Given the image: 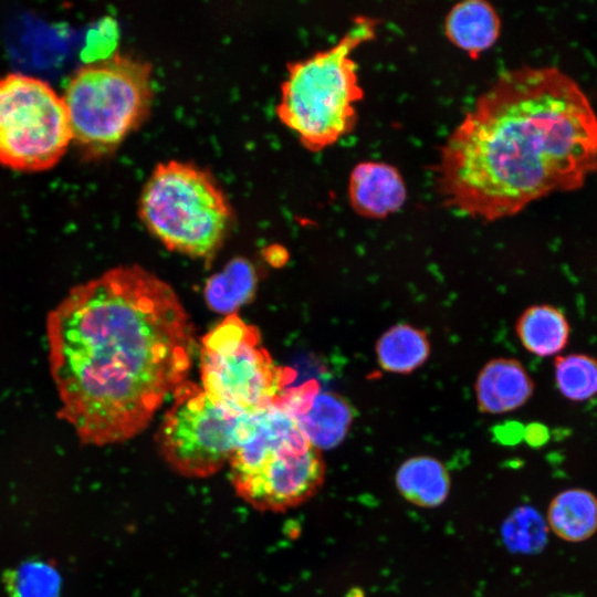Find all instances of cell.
<instances>
[{
  "label": "cell",
  "instance_id": "6da1fadb",
  "mask_svg": "<svg viewBox=\"0 0 597 597\" xmlns=\"http://www.w3.org/2000/svg\"><path fill=\"white\" fill-rule=\"evenodd\" d=\"M46 338L60 416L94 446L144 431L186 381L195 347L174 289L138 265L73 287L49 314Z\"/></svg>",
  "mask_w": 597,
  "mask_h": 597
},
{
  "label": "cell",
  "instance_id": "7a4b0ae2",
  "mask_svg": "<svg viewBox=\"0 0 597 597\" xmlns=\"http://www.w3.org/2000/svg\"><path fill=\"white\" fill-rule=\"evenodd\" d=\"M597 170V115L554 66L503 71L449 134L436 168L443 203L485 221L511 217Z\"/></svg>",
  "mask_w": 597,
  "mask_h": 597
},
{
  "label": "cell",
  "instance_id": "3957f363",
  "mask_svg": "<svg viewBox=\"0 0 597 597\" xmlns=\"http://www.w3.org/2000/svg\"><path fill=\"white\" fill-rule=\"evenodd\" d=\"M378 24L356 15L333 46L287 64L275 113L306 149L321 151L355 128L364 90L352 52L376 36Z\"/></svg>",
  "mask_w": 597,
  "mask_h": 597
},
{
  "label": "cell",
  "instance_id": "277c9868",
  "mask_svg": "<svg viewBox=\"0 0 597 597\" xmlns=\"http://www.w3.org/2000/svg\"><path fill=\"white\" fill-rule=\"evenodd\" d=\"M228 464L237 493L263 511H285L305 502L325 475L320 450L276 405L252 413Z\"/></svg>",
  "mask_w": 597,
  "mask_h": 597
},
{
  "label": "cell",
  "instance_id": "5b68a950",
  "mask_svg": "<svg viewBox=\"0 0 597 597\" xmlns=\"http://www.w3.org/2000/svg\"><path fill=\"white\" fill-rule=\"evenodd\" d=\"M62 97L75 146L88 159L106 156L149 115L151 64L117 52L87 62L67 80Z\"/></svg>",
  "mask_w": 597,
  "mask_h": 597
},
{
  "label": "cell",
  "instance_id": "8992f818",
  "mask_svg": "<svg viewBox=\"0 0 597 597\" xmlns=\"http://www.w3.org/2000/svg\"><path fill=\"white\" fill-rule=\"evenodd\" d=\"M138 214L167 249L202 259L221 248L232 219L214 178L179 160L159 163L153 169L140 192Z\"/></svg>",
  "mask_w": 597,
  "mask_h": 597
},
{
  "label": "cell",
  "instance_id": "52a82bcc",
  "mask_svg": "<svg viewBox=\"0 0 597 597\" xmlns=\"http://www.w3.org/2000/svg\"><path fill=\"white\" fill-rule=\"evenodd\" d=\"M295 373L276 365L258 328L228 315L201 341L202 389L217 404L243 413L274 405Z\"/></svg>",
  "mask_w": 597,
  "mask_h": 597
},
{
  "label": "cell",
  "instance_id": "ba28073f",
  "mask_svg": "<svg viewBox=\"0 0 597 597\" xmlns=\"http://www.w3.org/2000/svg\"><path fill=\"white\" fill-rule=\"evenodd\" d=\"M251 417L217 404L202 387L186 380L174 391L158 429L160 454L184 476H210L229 463Z\"/></svg>",
  "mask_w": 597,
  "mask_h": 597
},
{
  "label": "cell",
  "instance_id": "9c48e42d",
  "mask_svg": "<svg viewBox=\"0 0 597 597\" xmlns=\"http://www.w3.org/2000/svg\"><path fill=\"white\" fill-rule=\"evenodd\" d=\"M72 133L63 97L45 81L8 73L0 77V165L43 171L65 154Z\"/></svg>",
  "mask_w": 597,
  "mask_h": 597
},
{
  "label": "cell",
  "instance_id": "30bf717a",
  "mask_svg": "<svg viewBox=\"0 0 597 597\" xmlns=\"http://www.w3.org/2000/svg\"><path fill=\"white\" fill-rule=\"evenodd\" d=\"M317 384L287 388L276 401L296 422L306 439L320 451L338 446L346 438L355 409L342 396L321 392Z\"/></svg>",
  "mask_w": 597,
  "mask_h": 597
},
{
  "label": "cell",
  "instance_id": "8fae6325",
  "mask_svg": "<svg viewBox=\"0 0 597 597\" xmlns=\"http://www.w3.org/2000/svg\"><path fill=\"white\" fill-rule=\"evenodd\" d=\"M348 199L357 214L383 219L401 209L407 188L397 167L384 161H360L349 175Z\"/></svg>",
  "mask_w": 597,
  "mask_h": 597
},
{
  "label": "cell",
  "instance_id": "7c38bea8",
  "mask_svg": "<svg viewBox=\"0 0 597 597\" xmlns=\"http://www.w3.org/2000/svg\"><path fill=\"white\" fill-rule=\"evenodd\" d=\"M533 390V380L519 360L494 358L478 375V408L485 413L509 412L522 407L532 397Z\"/></svg>",
  "mask_w": 597,
  "mask_h": 597
},
{
  "label": "cell",
  "instance_id": "4fadbf2b",
  "mask_svg": "<svg viewBox=\"0 0 597 597\" xmlns=\"http://www.w3.org/2000/svg\"><path fill=\"white\" fill-rule=\"evenodd\" d=\"M500 30V17L494 7L485 0H463L455 3L444 21L448 40L473 60L498 41Z\"/></svg>",
  "mask_w": 597,
  "mask_h": 597
},
{
  "label": "cell",
  "instance_id": "5bb4252c",
  "mask_svg": "<svg viewBox=\"0 0 597 597\" xmlns=\"http://www.w3.org/2000/svg\"><path fill=\"white\" fill-rule=\"evenodd\" d=\"M549 528L559 538L579 543L597 532V498L588 490L572 488L559 492L547 510Z\"/></svg>",
  "mask_w": 597,
  "mask_h": 597
},
{
  "label": "cell",
  "instance_id": "9a60e30c",
  "mask_svg": "<svg viewBox=\"0 0 597 597\" xmlns=\"http://www.w3.org/2000/svg\"><path fill=\"white\" fill-rule=\"evenodd\" d=\"M515 329L523 347L541 357L559 354L566 347L570 335L565 314L548 304L526 308L519 317Z\"/></svg>",
  "mask_w": 597,
  "mask_h": 597
},
{
  "label": "cell",
  "instance_id": "2e32d148",
  "mask_svg": "<svg viewBox=\"0 0 597 597\" xmlns=\"http://www.w3.org/2000/svg\"><path fill=\"white\" fill-rule=\"evenodd\" d=\"M396 485L410 503L436 507L447 499L450 479L447 469L438 459L417 455L401 463L396 474Z\"/></svg>",
  "mask_w": 597,
  "mask_h": 597
},
{
  "label": "cell",
  "instance_id": "e0dca14e",
  "mask_svg": "<svg viewBox=\"0 0 597 597\" xmlns=\"http://www.w3.org/2000/svg\"><path fill=\"white\" fill-rule=\"evenodd\" d=\"M429 355L427 334L410 324L391 326L376 343L377 362L388 373H412L427 362Z\"/></svg>",
  "mask_w": 597,
  "mask_h": 597
},
{
  "label": "cell",
  "instance_id": "ac0fdd59",
  "mask_svg": "<svg viewBox=\"0 0 597 597\" xmlns=\"http://www.w3.org/2000/svg\"><path fill=\"white\" fill-rule=\"evenodd\" d=\"M255 287L256 271L253 264L243 258H235L207 281L205 300L212 311L228 316L235 314L252 298Z\"/></svg>",
  "mask_w": 597,
  "mask_h": 597
},
{
  "label": "cell",
  "instance_id": "d6986e66",
  "mask_svg": "<svg viewBox=\"0 0 597 597\" xmlns=\"http://www.w3.org/2000/svg\"><path fill=\"white\" fill-rule=\"evenodd\" d=\"M555 381L559 392L573 401H585L597 395V358L569 354L555 360Z\"/></svg>",
  "mask_w": 597,
  "mask_h": 597
},
{
  "label": "cell",
  "instance_id": "ffe728a7",
  "mask_svg": "<svg viewBox=\"0 0 597 597\" xmlns=\"http://www.w3.org/2000/svg\"><path fill=\"white\" fill-rule=\"evenodd\" d=\"M2 580L9 597H60V574L45 562H25L7 570Z\"/></svg>",
  "mask_w": 597,
  "mask_h": 597
},
{
  "label": "cell",
  "instance_id": "44dd1931",
  "mask_svg": "<svg viewBox=\"0 0 597 597\" xmlns=\"http://www.w3.org/2000/svg\"><path fill=\"white\" fill-rule=\"evenodd\" d=\"M546 531L542 516L534 509L522 506L507 517L502 533L511 551L534 554L544 547Z\"/></svg>",
  "mask_w": 597,
  "mask_h": 597
},
{
  "label": "cell",
  "instance_id": "7402d4cb",
  "mask_svg": "<svg viewBox=\"0 0 597 597\" xmlns=\"http://www.w3.org/2000/svg\"><path fill=\"white\" fill-rule=\"evenodd\" d=\"M526 442L532 447H541L548 440V430L541 423H532L524 429L523 433Z\"/></svg>",
  "mask_w": 597,
  "mask_h": 597
}]
</instances>
